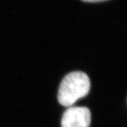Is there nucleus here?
Segmentation results:
<instances>
[{
	"instance_id": "obj_2",
	"label": "nucleus",
	"mask_w": 127,
	"mask_h": 127,
	"mask_svg": "<svg viewBox=\"0 0 127 127\" xmlns=\"http://www.w3.org/2000/svg\"><path fill=\"white\" fill-rule=\"evenodd\" d=\"M91 113L87 107H70L64 112L61 127H89Z\"/></svg>"
},
{
	"instance_id": "obj_3",
	"label": "nucleus",
	"mask_w": 127,
	"mask_h": 127,
	"mask_svg": "<svg viewBox=\"0 0 127 127\" xmlns=\"http://www.w3.org/2000/svg\"><path fill=\"white\" fill-rule=\"evenodd\" d=\"M81 1L85 2H90V3H96V2L104 1H106V0H81Z\"/></svg>"
},
{
	"instance_id": "obj_1",
	"label": "nucleus",
	"mask_w": 127,
	"mask_h": 127,
	"mask_svg": "<svg viewBox=\"0 0 127 127\" xmlns=\"http://www.w3.org/2000/svg\"><path fill=\"white\" fill-rule=\"evenodd\" d=\"M90 81L86 73L74 71L66 75L61 81L58 98L60 105L64 106H72L79 99L89 93Z\"/></svg>"
}]
</instances>
